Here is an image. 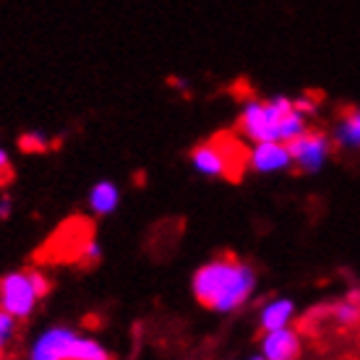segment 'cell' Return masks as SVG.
Returning <instances> with one entry per match:
<instances>
[{
	"label": "cell",
	"instance_id": "obj_1",
	"mask_svg": "<svg viewBox=\"0 0 360 360\" xmlns=\"http://www.w3.org/2000/svg\"><path fill=\"white\" fill-rule=\"evenodd\" d=\"M314 105L308 99H292L285 94L264 99H245L238 112V134L245 141H282L290 144L308 128V115Z\"/></svg>",
	"mask_w": 360,
	"mask_h": 360
},
{
	"label": "cell",
	"instance_id": "obj_2",
	"mask_svg": "<svg viewBox=\"0 0 360 360\" xmlns=\"http://www.w3.org/2000/svg\"><path fill=\"white\" fill-rule=\"evenodd\" d=\"M256 288H259L256 269L238 259H212L201 264L191 279L193 297L217 314H235L248 306Z\"/></svg>",
	"mask_w": 360,
	"mask_h": 360
},
{
	"label": "cell",
	"instance_id": "obj_3",
	"mask_svg": "<svg viewBox=\"0 0 360 360\" xmlns=\"http://www.w3.org/2000/svg\"><path fill=\"white\" fill-rule=\"evenodd\" d=\"M27 360H112L108 345L73 326H47L29 345Z\"/></svg>",
	"mask_w": 360,
	"mask_h": 360
},
{
	"label": "cell",
	"instance_id": "obj_4",
	"mask_svg": "<svg viewBox=\"0 0 360 360\" xmlns=\"http://www.w3.org/2000/svg\"><path fill=\"white\" fill-rule=\"evenodd\" d=\"M50 282L37 269H16L0 277V308L13 319H29L45 300Z\"/></svg>",
	"mask_w": 360,
	"mask_h": 360
},
{
	"label": "cell",
	"instance_id": "obj_5",
	"mask_svg": "<svg viewBox=\"0 0 360 360\" xmlns=\"http://www.w3.org/2000/svg\"><path fill=\"white\" fill-rule=\"evenodd\" d=\"M332 136H326L324 131H316L308 126L300 136H295L290 141V154H292V167L303 172H319L329 162L332 157Z\"/></svg>",
	"mask_w": 360,
	"mask_h": 360
},
{
	"label": "cell",
	"instance_id": "obj_6",
	"mask_svg": "<svg viewBox=\"0 0 360 360\" xmlns=\"http://www.w3.org/2000/svg\"><path fill=\"white\" fill-rule=\"evenodd\" d=\"M238 162V149L227 141H204L191 152V167L204 178H227Z\"/></svg>",
	"mask_w": 360,
	"mask_h": 360
},
{
	"label": "cell",
	"instance_id": "obj_7",
	"mask_svg": "<svg viewBox=\"0 0 360 360\" xmlns=\"http://www.w3.org/2000/svg\"><path fill=\"white\" fill-rule=\"evenodd\" d=\"M245 167L259 172V175L288 172L292 167L290 144H282V141H259V144H251V149L245 152Z\"/></svg>",
	"mask_w": 360,
	"mask_h": 360
},
{
	"label": "cell",
	"instance_id": "obj_8",
	"mask_svg": "<svg viewBox=\"0 0 360 360\" xmlns=\"http://www.w3.org/2000/svg\"><path fill=\"white\" fill-rule=\"evenodd\" d=\"M300 350H303V342H300V334L292 326L264 332L262 347H259V352L266 360H297L300 358Z\"/></svg>",
	"mask_w": 360,
	"mask_h": 360
},
{
	"label": "cell",
	"instance_id": "obj_9",
	"mask_svg": "<svg viewBox=\"0 0 360 360\" xmlns=\"http://www.w3.org/2000/svg\"><path fill=\"white\" fill-rule=\"evenodd\" d=\"M295 319V303L290 297H269L259 308V326L262 332H274L282 326H292Z\"/></svg>",
	"mask_w": 360,
	"mask_h": 360
},
{
	"label": "cell",
	"instance_id": "obj_10",
	"mask_svg": "<svg viewBox=\"0 0 360 360\" xmlns=\"http://www.w3.org/2000/svg\"><path fill=\"white\" fill-rule=\"evenodd\" d=\"M120 188H117L112 180H97L89 188V196H86V204H89V212L97 217H110L115 214L117 207H120Z\"/></svg>",
	"mask_w": 360,
	"mask_h": 360
},
{
	"label": "cell",
	"instance_id": "obj_11",
	"mask_svg": "<svg viewBox=\"0 0 360 360\" xmlns=\"http://www.w3.org/2000/svg\"><path fill=\"white\" fill-rule=\"evenodd\" d=\"M334 144L360 149V108H347L334 126Z\"/></svg>",
	"mask_w": 360,
	"mask_h": 360
},
{
	"label": "cell",
	"instance_id": "obj_12",
	"mask_svg": "<svg viewBox=\"0 0 360 360\" xmlns=\"http://www.w3.org/2000/svg\"><path fill=\"white\" fill-rule=\"evenodd\" d=\"M332 319L340 326H352L360 321V297L350 295L345 300H337L332 306Z\"/></svg>",
	"mask_w": 360,
	"mask_h": 360
},
{
	"label": "cell",
	"instance_id": "obj_13",
	"mask_svg": "<svg viewBox=\"0 0 360 360\" xmlns=\"http://www.w3.org/2000/svg\"><path fill=\"white\" fill-rule=\"evenodd\" d=\"M16 329H18V319H13V316L6 314L0 308V358L11 347V342L16 340Z\"/></svg>",
	"mask_w": 360,
	"mask_h": 360
},
{
	"label": "cell",
	"instance_id": "obj_14",
	"mask_svg": "<svg viewBox=\"0 0 360 360\" xmlns=\"http://www.w3.org/2000/svg\"><path fill=\"white\" fill-rule=\"evenodd\" d=\"M21 146H24L27 152H42L47 146V139L42 134H24L21 136Z\"/></svg>",
	"mask_w": 360,
	"mask_h": 360
},
{
	"label": "cell",
	"instance_id": "obj_15",
	"mask_svg": "<svg viewBox=\"0 0 360 360\" xmlns=\"http://www.w3.org/2000/svg\"><path fill=\"white\" fill-rule=\"evenodd\" d=\"M82 256L86 259V262H91V264L99 262V259H102V248H99L97 240H91V238H89V240L82 245Z\"/></svg>",
	"mask_w": 360,
	"mask_h": 360
},
{
	"label": "cell",
	"instance_id": "obj_16",
	"mask_svg": "<svg viewBox=\"0 0 360 360\" xmlns=\"http://www.w3.org/2000/svg\"><path fill=\"white\" fill-rule=\"evenodd\" d=\"M11 214H13V198L0 196V219H11Z\"/></svg>",
	"mask_w": 360,
	"mask_h": 360
},
{
	"label": "cell",
	"instance_id": "obj_17",
	"mask_svg": "<svg viewBox=\"0 0 360 360\" xmlns=\"http://www.w3.org/2000/svg\"><path fill=\"white\" fill-rule=\"evenodd\" d=\"M8 170H11V157H8V152L0 146V180L8 175Z\"/></svg>",
	"mask_w": 360,
	"mask_h": 360
},
{
	"label": "cell",
	"instance_id": "obj_18",
	"mask_svg": "<svg viewBox=\"0 0 360 360\" xmlns=\"http://www.w3.org/2000/svg\"><path fill=\"white\" fill-rule=\"evenodd\" d=\"M248 360H266V358H264L262 352H256V355H251V358H248Z\"/></svg>",
	"mask_w": 360,
	"mask_h": 360
}]
</instances>
